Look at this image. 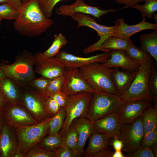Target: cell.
Returning a JSON list of instances; mask_svg holds the SVG:
<instances>
[{"mask_svg":"<svg viewBox=\"0 0 157 157\" xmlns=\"http://www.w3.org/2000/svg\"><path fill=\"white\" fill-rule=\"evenodd\" d=\"M152 101H136L124 102L117 112L122 124L132 123L152 106Z\"/></svg>","mask_w":157,"mask_h":157,"instance_id":"obj_17","label":"cell"},{"mask_svg":"<svg viewBox=\"0 0 157 157\" xmlns=\"http://www.w3.org/2000/svg\"><path fill=\"white\" fill-rule=\"evenodd\" d=\"M68 42L66 38L62 33L55 35L52 44L43 53L47 57H54L60 51V49Z\"/></svg>","mask_w":157,"mask_h":157,"instance_id":"obj_31","label":"cell"},{"mask_svg":"<svg viewBox=\"0 0 157 157\" xmlns=\"http://www.w3.org/2000/svg\"><path fill=\"white\" fill-rule=\"evenodd\" d=\"M134 43L130 39H126L119 36L112 35L101 44L98 51L104 52L116 50H125Z\"/></svg>","mask_w":157,"mask_h":157,"instance_id":"obj_26","label":"cell"},{"mask_svg":"<svg viewBox=\"0 0 157 157\" xmlns=\"http://www.w3.org/2000/svg\"><path fill=\"white\" fill-rule=\"evenodd\" d=\"M118 4H124L125 7L124 8H131V6L138 4L139 2H143L144 0H115Z\"/></svg>","mask_w":157,"mask_h":157,"instance_id":"obj_45","label":"cell"},{"mask_svg":"<svg viewBox=\"0 0 157 157\" xmlns=\"http://www.w3.org/2000/svg\"><path fill=\"white\" fill-rule=\"evenodd\" d=\"M51 80L42 76L35 78L27 85L41 93L45 95L46 89Z\"/></svg>","mask_w":157,"mask_h":157,"instance_id":"obj_38","label":"cell"},{"mask_svg":"<svg viewBox=\"0 0 157 157\" xmlns=\"http://www.w3.org/2000/svg\"><path fill=\"white\" fill-rule=\"evenodd\" d=\"M141 116L144 134L157 129V106H152Z\"/></svg>","mask_w":157,"mask_h":157,"instance_id":"obj_27","label":"cell"},{"mask_svg":"<svg viewBox=\"0 0 157 157\" xmlns=\"http://www.w3.org/2000/svg\"><path fill=\"white\" fill-rule=\"evenodd\" d=\"M6 77V76L3 70L0 67V81L3 78Z\"/></svg>","mask_w":157,"mask_h":157,"instance_id":"obj_52","label":"cell"},{"mask_svg":"<svg viewBox=\"0 0 157 157\" xmlns=\"http://www.w3.org/2000/svg\"><path fill=\"white\" fill-rule=\"evenodd\" d=\"M63 137L58 134L46 135L37 144L47 150L53 151L58 147H63Z\"/></svg>","mask_w":157,"mask_h":157,"instance_id":"obj_30","label":"cell"},{"mask_svg":"<svg viewBox=\"0 0 157 157\" xmlns=\"http://www.w3.org/2000/svg\"><path fill=\"white\" fill-rule=\"evenodd\" d=\"M19 86L22 93L20 103L38 123L53 117L49 113L46 108L47 96L28 85Z\"/></svg>","mask_w":157,"mask_h":157,"instance_id":"obj_8","label":"cell"},{"mask_svg":"<svg viewBox=\"0 0 157 157\" xmlns=\"http://www.w3.org/2000/svg\"><path fill=\"white\" fill-rule=\"evenodd\" d=\"M9 0H0V4L3 3H7Z\"/></svg>","mask_w":157,"mask_h":157,"instance_id":"obj_53","label":"cell"},{"mask_svg":"<svg viewBox=\"0 0 157 157\" xmlns=\"http://www.w3.org/2000/svg\"><path fill=\"white\" fill-rule=\"evenodd\" d=\"M124 51L126 54L129 58L140 63L141 64L152 58L149 54L137 47L134 43Z\"/></svg>","mask_w":157,"mask_h":157,"instance_id":"obj_29","label":"cell"},{"mask_svg":"<svg viewBox=\"0 0 157 157\" xmlns=\"http://www.w3.org/2000/svg\"><path fill=\"white\" fill-rule=\"evenodd\" d=\"M157 142V129H156L144 134L140 146L151 147Z\"/></svg>","mask_w":157,"mask_h":157,"instance_id":"obj_41","label":"cell"},{"mask_svg":"<svg viewBox=\"0 0 157 157\" xmlns=\"http://www.w3.org/2000/svg\"><path fill=\"white\" fill-rule=\"evenodd\" d=\"M72 124L78 134V142L76 157H81L83 155L86 141L95 131L92 122L86 118H78Z\"/></svg>","mask_w":157,"mask_h":157,"instance_id":"obj_21","label":"cell"},{"mask_svg":"<svg viewBox=\"0 0 157 157\" xmlns=\"http://www.w3.org/2000/svg\"><path fill=\"white\" fill-rule=\"evenodd\" d=\"M0 137V157H23L19 149L13 125L2 119Z\"/></svg>","mask_w":157,"mask_h":157,"instance_id":"obj_12","label":"cell"},{"mask_svg":"<svg viewBox=\"0 0 157 157\" xmlns=\"http://www.w3.org/2000/svg\"><path fill=\"white\" fill-rule=\"evenodd\" d=\"M0 88L9 102L21 103V90L13 80L6 77L3 78L0 81Z\"/></svg>","mask_w":157,"mask_h":157,"instance_id":"obj_24","label":"cell"},{"mask_svg":"<svg viewBox=\"0 0 157 157\" xmlns=\"http://www.w3.org/2000/svg\"><path fill=\"white\" fill-rule=\"evenodd\" d=\"M70 0H38L40 6L45 16L50 18L54 7L58 2Z\"/></svg>","mask_w":157,"mask_h":157,"instance_id":"obj_39","label":"cell"},{"mask_svg":"<svg viewBox=\"0 0 157 157\" xmlns=\"http://www.w3.org/2000/svg\"><path fill=\"white\" fill-rule=\"evenodd\" d=\"M2 117L1 111L0 110V127H1V122L2 119Z\"/></svg>","mask_w":157,"mask_h":157,"instance_id":"obj_54","label":"cell"},{"mask_svg":"<svg viewBox=\"0 0 157 157\" xmlns=\"http://www.w3.org/2000/svg\"><path fill=\"white\" fill-rule=\"evenodd\" d=\"M144 4H138L133 6L131 8L138 10L142 13L143 17L147 16L150 19H153V15L157 10V0H144Z\"/></svg>","mask_w":157,"mask_h":157,"instance_id":"obj_34","label":"cell"},{"mask_svg":"<svg viewBox=\"0 0 157 157\" xmlns=\"http://www.w3.org/2000/svg\"><path fill=\"white\" fill-rule=\"evenodd\" d=\"M70 17L77 22L76 28L83 26L88 27L95 30L97 33L98 36L100 37L98 41L83 49V52L84 53H89L98 51L101 46L106 40L110 36L114 35L115 30V26H107L101 25L97 23L94 18L88 15L83 13H74Z\"/></svg>","mask_w":157,"mask_h":157,"instance_id":"obj_9","label":"cell"},{"mask_svg":"<svg viewBox=\"0 0 157 157\" xmlns=\"http://www.w3.org/2000/svg\"><path fill=\"white\" fill-rule=\"evenodd\" d=\"M1 112L3 119L12 125H31L38 123L20 103L9 102Z\"/></svg>","mask_w":157,"mask_h":157,"instance_id":"obj_13","label":"cell"},{"mask_svg":"<svg viewBox=\"0 0 157 157\" xmlns=\"http://www.w3.org/2000/svg\"><path fill=\"white\" fill-rule=\"evenodd\" d=\"M110 51H105L88 57L76 56L65 51H60L55 58L66 68H80L91 63H103L110 56Z\"/></svg>","mask_w":157,"mask_h":157,"instance_id":"obj_14","label":"cell"},{"mask_svg":"<svg viewBox=\"0 0 157 157\" xmlns=\"http://www.w3.org/2000/svg\"><path fill=\"white\" fill-rule=\"evenodd\" d=\"M64 75V83L61 91L67 95L82 92L93 93L96 91L81 75L78 69L66 68Z\"/></svg>","mask_w":157,"mask_h":157,"instance_id":"obj_15","label":"cell"},{"mask_svg":"<svg viewBox=\"0 0 157 157\" xmlns=\"http://www.w3.org/2000/svg\"><path fill=\"white\" fill-rule=\"evenodd\" d=\"M64 81V74L51 79L47 87L45 94L47 96L51 97L56 93L61 91Z\"/></svg>","mask_w":157,"mask_h":157,"instance_id":"obj_36","label":"cell"},{"mask_svg":"<svg viewBox=\"0 0 157 157\" xmlns=\"http://www.w3.org/2000/svg\"><path fill=\"white\" fill-rule=\"evenodd\" d=\"M35 73L50 79L64 74L66 67L55 57H49L43 53L37 52L34 55Z\"/></svg>","mask_w":157,"mask_h":157,"instance_id":"obj_11","label":"cell"},{"mask_svg":"<svg viewBox=\"0 0 157 157\" xmlns=\"http://www.w3.org/2000/svg\"><path fill=\"white\" fill-rule=\"evenodd\" d=\"M111 144L115 150L121 151L124 147V144L122 141L117 138H113V140H111L110 144Z\"/></svg>","mask_w":157,"mask_h":157,"instance_id":"obj_47","label":"cell"},{"mask_svg":"<svg viewBox=\"0 0 157 157\" xmlns=\"http://www.w3.org/2000/svg\"><path fill=\"white\" fill-rule=\"evenodd\" d=\"M52 117L32 125H13L19 149L23 157L30 148L38 144L44 137L49 134Z\"/></svg>","mask_w":157,"mask_h":157,"instance_id":"obj_5","label":"cell"},{"mask_svg":"<svg viewBox=\"0 0 157 157\" xmlns=\"http://www.w3.org/2000/svg\"><path fill=\"white\" fill-rule=\"evenodd\" d=\"M144 134L141 116L132 123L122 125L120 129L121 140L129 154L133 153L140 147Z\"/></svg>","mask_w":157,"mask_h":157,"instance_id":"obj_10","label":"cell"},{"mask_svg":"<svg viewBox=\"0 0 157 157\" xmlns=\"http://www.w3.org/2000/svg\"><path fill=\"white\" fill-rule=\"evenodd\" d=\"M113 68L95 62L78 69L79 73L87 83L96 91L117 95L112 80Z\"/></svg>","mask_w":157,"mask_h":157,"instance_id":"obj_2","label":"cell"},{"mask_svg":"<svg viewBox=\"0 0 157 157\" xmlns=\"http://www.w3.org/2000/svg\"><path fill=\"white\" fill-rule=\"evenodd\" d=\"M116 10L111 8L107 10L100 9V8L91 6L87 5L83 0H75L72 5H63L56 10L58 15L63 16H70L76 13H81L93 16L99 19L103 15L109 13L114 12Z\"/></svg>","mask_w":157,"mask_h":157,"instance_id":"obj_16","label":"cell"},{"mask_svg":"<svg viewBox=\"0 0 157 157\" xmlns=\"http://www.w3.org/2000/svg\"><path fill=\"white\" fill-rule=\"evenodd\" d=\"M64 108L61 107L59 111L52 118L49 124L50 135H57L62 128L66 117Z\"/></svg>","mask_w":157,"mask_h":157,"instance_id":"obj_28","label":"cell"},{"mask_svg":"<svg viewBox=\"0 0 157 157\" xmlns=\"http://www.w3.org/2000/svg\"><path fill=\"white\" fill-rule=\"evenodd\" d=\"M19 13V10L7 3L0 4V24L3 19L16 20Z\"/></svg>","mask_w":157,"mask_h":157,"instance_id":"obj_35","label":"cell"},{"mask_svg":"<svg viewBox=\"0 0 157 157\" xmlns=\"http://www.w3.org/2000/svg\"><path fill=\"white\" fill-rule=\"evenodd\" d=\"M95 131L110 134L112 138L121 140L120 129L122 124L117 113H113L92 122Z\"/></svg>","mask_w":157,"mask_h":157,"instance_id":"obj_18","label":"cell"},{"mask_svg":"<svg viewBox=\"0 0 157 157\" xmlns=\"http://www.w3.org/2000/svg\"><path fill=\"white\" fill-rule=\"evenodd\" d=\"M34 66V55L24 51L17 56L13 63L3 64L0 67L6 77L13 80L18 85L23 86L27 85L35 78Z\"/></svg>","mask_w":157,"mask_h":157,"instance_id":"obj_4","label":"cell"},{"mask_svg":"<svg viewBox=\"0 0 157 157\" xmlns=\"http://www.w3.org/2000/svg\"><path fill=\"white\" fill-rule=\"evenodd\" d=\"M102 64L111 68L119 67L122 70L131 72H137L141 64L129 58L124 50H116L110 51L109 58Z\"/></svg>","mask_w":157,"mask_h":157,"instance_id":"obj_19","label":"cell"},{"mask_svg":"<svg viewBox=\"0 0 157 157\" xmlns=\"http://www.w3.org/2000/svg\"><path fill=\"white\" fill-rule=\"evenodd\" d=\"M18 16L14 23L15 29L22 35L39 36L53 25V19L46 17L38 0H30L22 3Z\"/></svg>","mask_w":157,"mask_h":157,"instance_id":"obj_1","label":"cell"},{"mask_svg":"<svg viewBox=\"0 0 157 157\" xmlns=\"http://www.w3.org/2000/svg\"><path fill=\"white\" fill-rule=\"evenodd\" d=\"M53 151L56 157H75L74 152L66 147H58Z\"/></svg>","mask_w":157,"mask_h":157,"instance_id":"obj_44","label":"cell"},{"mask_svg":"<svg viewBox=\"0 0 157 157\" xmlns=\"http://www.w3.org/2000/svg\"><path fill=\"white\" fill-rule=\"evenodd\" d=\"M125 156L128 157H154L151 147L140 146L136 151L131 154Z\"/></svg>","mask_w":157,"mask_h":157,"instance_id":"obj_40","label":"cell"},{"mask_svg":"<svg viewBox=\"0 0 157 157\" xmlns=\"http://www.w3.org/2000/svg\"><path fill=\"white\" fill-rule=\"evenodd\" d=\"M9 103L0 88V110L1 111Z\"/></svg>","mask_w":157,"mask_h":157,"instance_id":"obj_48","label":"cell"},{"mask_svg":"<svg viewBox=\"0 0 157 157\" xmlns=\"http://www.w3.org/2000/svg\"><path fill=\"white\" fill-rule=\"evenodd\" d=\"M124 102L118 95L96 91L92 93L86 118L93 122L117 113Z\"/></svg>","mask_w":157,"mask_h":157,"instance_id":"obj_3","label":"cell"},{"mask_svg":"<svg viewBox=\"0 0 157 157\" xmlns=\"http://www.w3.org/2000/svg\"><path fill=\"white\" fill-rule=\"evenodd\" d=\"M7 3L18 10L20 9L22 4L20 0H9Z\"/></svg>","mask_w":157,"mask_h":157,"instance_id":"obj_49","label":"cell"},{"mask_svg":"<svg viewBox=\"0 0 157 157\" xmlns=\"http://www.w3.org/2000/svg\"><path fill=\"white\" fill-rule=\"evenodd\" d=\"M115 26L114 35L126 39H130L133 35L143 30H157V24L146 22L145 17H143L142 20L139 23L132 25L125 23L123 18L121 17L115 21Z\"/></svg>","mask_w":157,"mask_h":157,"instance_id":"obj_20","label":"cell"},{"mask_svg":"<svg viewBox=\"0 0 157 157\" xmlns=\"http://www.w3.org/2000/svg\"><path fill=\"white\" fill-rule=\"evenodd\" d=\"M154 60H153L148 79V87L150 93L157 106V69Z\"/></svg>","mask_w":157,"mask_h":157,"instance_id":"obj_33","label":"cell"},{"mask_svg":"<svg viewBox=\"0 0 157 157\" xmlns=\"http://www.w3.org/2000/svg\"><path fill=\"white\" fill-rule=\"evenodd\" d=\"M111 136L108 133H103L94 131L89 138L88 146L83 151V154L86 157L92 156L109 147Z\"/></svg>","mask_w":157,"mask_h":157,"instance_id":"obj_23","label":"cell"},{"mask_svg":"<svg viewBox=\"0 0 157 157\" xmlns=\"http://www.w3.org/2000/svg\"><path fill=\"white\" fill-rule=\"evenodd\" d=\"M122 152V151L115 150V151L113 153L112 157H125Z\"/></svg>","mask_w":157,"mask_h":157,"instance_id":"obj_50","label":"cell"},{"mask_svg":"<svg viewBox=\"0 0 157 157\" xmlns=\"http://www.w3.org/2000/svg\"><path fill=\"white\" fill-rule=\"evenodd\" d=\"M46 107L47 112L52 117L59 111L61 108L53 97L48 96L46 99Z\"/></svg>","mask_w":157,"mask_h":157,"instance_id":"obj_42","label":"cell"},{"mask_svg":"<svg viewBox=\"0 0 157 157\" xmlns=\"http://www.w3.org/2000/svg\"><path fill=\"white\" fill-rule=\"evenodd\" d=\"M152 151L154 153L155 157L157 156V142L153 144L151 146Z\"/></svg>","mask_w":157,"mask_h":157,"instance_id":"obj_51","label":"cell"},{"mask_svg":"<svg viewBox=\"0 0 157 157\" xmlns=\"http://www.w3.org/2000/svg\"><path fill=\"white\" fill-rule=\"evenodd\" d=\"M68 96L66 94L60 91L51 97L55 100L60 107L64 108L67 104Z\"/></svg>","mask_w":157,"mask_h":157,"instance_id":"obj_43","label":"cell"},{"mask_svg":"<svg viewBox=\"0 0 157 157\" xmlns=\"http://www.w3.org/2000/svg\"><path fill=\"white\" fill-rule=\"evenodd\" d=\"M24 157H56L53 151L47 150L37 144L30 148Z\"/></svg>","mask_w":157,"mask_h":157,"instance_id":"obj_37","label":"cell"},{"mask_svg":"<svg viewBox=\"0 0 157 157\" xmlns=\"http://www.w3.org/2000/svg\"><path fill=\"white\" fill-rule=\"evenodd\" d=\"M1 135V128L0 127V137Z\"/></svg>","mask_w":157,"mask_h":157,"instance_id":"obj_56","label":"cell"},{"mask_svg":"<svg viewBox=\"0 0 157 157\" xmlns=\"http://www.w3.org/2000/svg\"><path fill=\"white\" fill-rule=\"evenodd\" d=\"M113 153L109 147L94 154L92 157H112Z\"/></svg>","mask_w":157,"mask_h":157,"instance_id":"obj_46","label":"cell"},{"mask_svg":"<svg viewBox=\"0 0 157 157\" xmlns=\"http://www.w3.org/2000/svg\"><path fill=\"white\" fill-rule=\"evenodd\" d=\"M92 93L82 92L68 96V101L64 108L66 116L63 126L58 134L62 137L66 135L70 126L75 119L86 118Z\"/></svg>","mask_w":157,"mask_h":157,"instance_id":"obj_7","label":"cell"},{"mask_svg":"<svg viewBox=\"0 0 157 157\" xmlns=\"http://www.w3.org/2000/svg\"><path fill=\"white\" fill-rule=\"evenodd\" d=\"M119 69V67L113 68L112 77L117 95L121 97L129 88L138 71L131 72L120 71Z\"/></svg>","mask_w":157,"mask_h":157,"instance_id":"obj_22","label":"cell"},{"mask_svg":"<svg viewBox=\"0 0 157 157\" xmlns=\"http://www.w3.org/2000/svg\"><path fill=\"white\" fill-rule=\"evenodd\" d=\"M154 59L141 65L130 86L121 97L125 102L153 101L148 87V79Z\"/></svg>","mask_w":157,"mask_h":157,"instance_id":"obj_6","label":"cell"},{"mask_svg":"<svg viewBox=\"0 0 157 157\" xmlns=\"http://www.w3.org/2000/svg\"><path fill=\"white\" fill-rule=\"evenodd\" d=\"M63 137V147H67L72 150L76 157L78 146V135L75 129L72 124L65 136Z\"/></svg>","mask_w":157,"mask_h":157,"instance_id":"obj_32","label":"cell"},{"mask_svg":"<svg viewBox=\"0 0 157 157\" xmlns=\"http://www.w3.org/2000/svg\"><path fill=\"white\" fill-rule=\"evenodd\" d=\"M22 3H26L30 0H20Z\"/></svg>","mask_w":157,"mask_h":157,"instance_id":"obj_55","label":"cell"},{"mask_svg":"<svg viewBox=\"0 0 157 157\" xmlns=\"http://www.w3.org/2000/svg\"><path fill=\"white\" fill-rule=\"evenodd\" d=\"M140 49L149 54L157 65V30L149 33H143L140 36Z\"/></svg>","mask_w":157,"mask_h":157,"instance_id":"obj_25","label":"cell"}]
</instances>
